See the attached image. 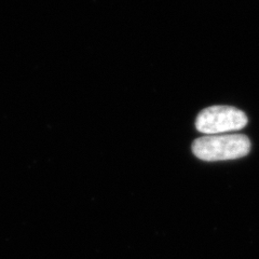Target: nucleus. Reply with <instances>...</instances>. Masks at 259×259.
I'll return each instance as SVG.
<instances>
[{"mask_svg": "<svg viewBox=\"0 0 259 259\" xmlns=\"http://www.w3.org/2000/svg\"><path fill=\"white\" fill-rule=\"evenodd\" d=\"M250 151V142L242 134L206 135L192 144V152L203 161H227L245 157Z\"/></svg>", "mask_w": 259, "mask_h": 259, "instance_id": "nucleus-1", "label": "nucleus"}, {"mask_svg": "<svg viewBox=\"0 0 259 259\" xmlns=\"http://www.w3.org/2000/svg\"><path fill=\"white\" fill-rule=\"evenodd\" d=\"M247 117L242 110L231 106H212L202 110L196 120L199 132L206 135H221L239 131L247 124Z\"/></svg>", "mask_w": 259, "mask_h": 259, "instance_id": "nucleus-2", "label": "nucleus"}]
</instances>
